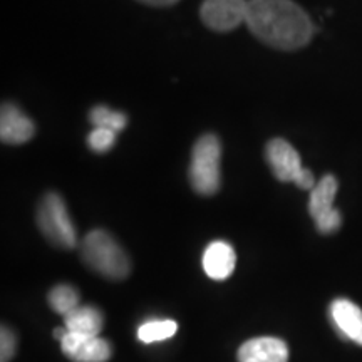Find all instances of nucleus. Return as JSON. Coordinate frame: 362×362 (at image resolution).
Here are the masks:
<instances>
[{
	"label": "nucleus",
	"instance_id": "17",
	"mask_svg": "<svg viewBox=\"0 0 362 362\" xmlns=\"http://www.w3.org/2000/svg\"><path fill=\"white\" fill-rule=\"evenodd\" d=\"M116 131L110 128H94L88 136V144L94 153H107L116 144Z\"/></svg>",
	"mask_w": 362,
	"mask_h": 362
},
{
	"label": "nucleus",
	"instance_id": "2",
	"mask_svg": "<svg viewBox=\"0 0 362 362\" xmlns=\"http://www.w3.org/2000/svg\"><path fill=\"white\" fill-rule=\"evenodd\" d=\"M81 257L96 274L111 280H123L131 274V260L123 247L106 230H93L83 238Z\"/></svg>",
	"mask_w": 362,
	"mask_h": 362
},
{
	"label": "nucleus",
	"instance_id": "4",
	"mask_svg": "<svg viewBox=\"0 0 362 362\" xmlns=\"http://www.w3.org/2000/svg\"><path fill=\"white\" fill-rule=\"evenodd\" d=\"M37 225L54 247L69 250L78 245V232L61 194L54 192L44 194L37 208Z\"/></svg>",
	"mask_w": 362,
	"mask_h": 362
},
{
	"label": "nucleus",
	"instance_id": "9",
	"mask_svg": "<svg viewBox=\"0 0 362 362\" xmlns=\"http://www.w3.org/2000/svg\"><path fill=\"white\" fill-rule=\"evenodd\" d=\"M238 362H288V347L279 337H255L242 344Z\"/></svg>",
	"mask_w": 362,
	"mask_h": 362
},
{
	"label": "nucleus",
	"instance_id": "12",
	"mask_svg": "<svg viewBox=\"0 0 362 362\" xmlns=\"http://www.w3.org/2000/svg\"><path fill=\"white\" fill-rule=\"evenodd\" d=\"M64 325L69 332L101 336V330L104 327V315L98 307L79 305L64 315Z\"/></svg>",
	"mask_w": 362,
	"mask_h": 362
},
{
	"label": "nucleus",
	"instance_id": "10",
	"mask_svg": "<svg viewBox=\"0 0 362 362\" xmlns=\"http://www.w3.org/2000/svg\"><path fill=\"white\" fill-rule=\"evenodd\" d=\"M336 329L342 337L362 346V309L349 298H336L329 309Z\"/></svg>",
	"mask_w": 362,
	"mask_h": 362
},
{
	"label": "nucleus",
	"instance_id": "15",
	"mask_svg": "<svg viewBox=\"0 0 362 362\" xmlns=\"http://www.w3.org/2000/svg\"><path fill=\"white\" fill-rule=\"evenodd\" d=\"M79 298L78 288L69 284H59L49 292L47 302L56 314L64 317L74 310L76 307H79Z\"/></svg>",
	"mask_w": 362,
	"mask_h": 362
},
{
	"label": "nucleus",
	"instance_id": "1",
	"mask_svg": "<svg viewBox=\"0 0 362 362\" xmlns=\"http://www.w3.org/2000/svg\"><path fill=\"white\" fill-rule=\"evenodd\" d=\"M245 24L257 39L279 51H298L314 35L310 17L293 0H248Z\"/></svg>",
	"mask_w": 362,
	"mask_h": 362
},
{
	"label": "nucleus",
	"instance_id": "21",
	"mask_svg": "<svg viewBox=\"0 0 362 362\" xmlns=\"http://www.w3.org/2000/svg\"><path fill=\"white\" fill-rule=\"evenodd\" d=\"M138 2L148 4V6H155V7H168L178 2V0H138Z\"/></svg>",
	"mask_w": 362,
	"mask_h": 362
},
{
	"label": "nucleus",
	"instance_id": "22",
	"mask_svg": "<svg viewBox=\"0 0 362 362\" xmlns=\"http://www.w3.org/2000/svg\"><path fill=\"white\" fill-rule=\"evenodd\" d=\"M66 334H67V327H66V325H64V327H59V329H56V330H54V337H56L57 339V341L59 342H61L62 341V339H64V336H66Z\"/></svg>",
	"mask_w": 362,
	"mask_h": 362
},
{
	"label": "nucleus",
	"instance_id": "8",
	"mask_svg": "<svg viewBox=\"0 0 362 362\" xmlns=\"http://www.w3.org/2000/svg\"><path fill=\"white\" fill-rule=\"evenodd\" d=\"M35 124L16 104H2L0 111V139L6 144H24L33 139Z\"/></svg>",
	"mask_w": 362,
	"mask_h": 362
},
{
	"label": "nucleus",
	"instance_id": "3",
	"mask_svg": "<svg viewBox=\"0 0 362 362\" xmlns=\"http://www.w3.org/2000/svg\"><path fill=\"white\" fill-rule=\"evenodd\" d=\"M221 144L215 134H203L194 143L189 163V183L203 197L215 194L220 188Z\"/></svg>",
	"mask_w": 362,
	"mask_h": 362
},
{
	"label": "nucleus",
	"instance_id": "19",
	"mask_svg": "<svg viewBox=\"0 0 362 362\" xmlns=\"http://www.w3.org/2000/svg\"><path fill=\"white\" fill-rule=\"evenodd\" d=\"M341 225H342V216H341V211H339L337 208L332 211V214H329L327 216H324V218L315 221V226L319 228V232L324 235L337 232V230L341 228Z\"/></svg>",
	"mask_w": 362,
	"mask_h": 362
},
{
	"label": "nucleus",
	"instance_id": "16",
	"mask_svg": "<svg viewBox=\"0 0 362 362\" xmlns=\"http://www.w3.org/2000/svg\"><path fill=\"white\" fill-rule=\"evenodd\" d=\"M89 121L94 128H110L119 133L128 124V116L107 106H94L89 112Z\"/></svg>",
	"mask_w": 362,
	"mask_h": 362
},
{
	"label": "nucleus",
	"instance_id": "6",
	"mask_svg": "<svg viewBox=\"0 0 362 362\" xmlns=\"http://www.w3.org/2000/svg\"><path fill=\"white\" fill-rule=\"evenodd\" d=\"M62 352L74 362H106L111 359V344L101 336L74 334L67 330L61 341Z\"/></svg>",
	"mask_w": 362,
	"mask_h": 362
},
{
	"label": "nucleus",
	"instance_id": "20",
	"mask_svg": "<svg viewBox=\"0 0 362 362\" xmlns=\"http://www.w3.org/2000/svg\"><path fill=\"white\" fill-rule=\"evenodd\" d=\"M293 183L297 185L298 188H302V189H312L315 187V180H314V175L310 173L309 170H305V168H302V171L300 173L297 175V178L293 180Z\"/></svg>",
	"mask_w": 362,
	"mask_h": 362
},
{
	"label": "nucleus",
	"instance_id": "7",
	"mask_svg": "<svg viewBox=\"0 0 362 362\" xmlns=\"http://www.w3.org/2000/svg\"><path fill=\"white\" fill-rule=\"evenodd\" d=\"M265 156L275 178L284 183H288V181L293 183V180L304 168L297 149L282 138H274L267 143Z\"/></svg>",
	"mask_w": 362,
	"mask_h": 362
},
{
	"label": "nucleus",
	"instance_id": "11",
	"mask_svg": "<svg viewBox=\"0 0 362 362\" xmlns=\"http://www.w3.org/2000/svg\"><path fill=\"white\" fill-rule=\"evenodd\" d=\"M237 265V253L226 242H211L203 253V269L214 280H225L232 275Z\"/></svg>",
	"mask_w": 362,
	"mask_h": 362
},
{
	"label": "nucleus",
	"instance_id": "13",
	"mask_svg": "<svg viewBox=\"0 0 362 362\" xmlns=\"http://www.w3.org/2000/svg\"><path fill=\"white\" fill-rule=\"evenodd\" d=\"M337 194V180L332 175H325L319 183L312 188L309 198V214L314 221H319L324 216L332 214L334 200Z\"/></svg>",
	"mask_w": 362,
	"mask_h": 362
},
{
	"label": "nucleus",
	"instance_id": "5",
	"mask_svg": "<svg viewBox=\"0 0 362 362\" xmlns=\"http://www.w3.org/2000/svg\"><path fill=\"white\" fill-rule=\"evenodd\" d=\"M248 0H205L200 17L208 29L230 33L247 19Z\"/></svg>",
	"mask_w": 362,
	"mask_h": 362
},
{
	"label": "nucleus",
	"instance_id": "14",
	"mask_svg": "<svg viewBox=\"0 0 362 362\" xmlns=\"http://www.w3.org/2000/svg\"><path fill=\"white\" fill-rule=\"evenodd\" d=\"M178 330V324L171 319H151L138 327V339L143 344L168 341Z\"/></svg>",
	"mask_w": 362,
	"mask_h": 362
},
{
	"label": "nucleus",
	"instance_id": "18",
	"mask_svg": "<svg viewBox=\"0 0 362 362\" xmlns=\"http://www.w3.org/2000/svg\"><path fill=\"white\" fill-rule=\"evenodd\" d=\"M17 351V336L7 325L0 330V362H11Z\"/></svg>",
	"mask_w": 362,
	"mask_h": 362
}]
</instances>
